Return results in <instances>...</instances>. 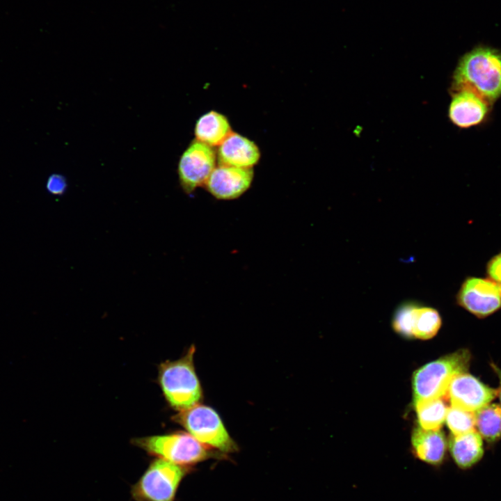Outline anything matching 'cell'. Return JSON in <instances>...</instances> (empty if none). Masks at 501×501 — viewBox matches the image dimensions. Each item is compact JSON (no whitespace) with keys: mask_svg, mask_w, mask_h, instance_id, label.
Segmentation results:
<instances>
[{"mask_svg":"<svg viewBox=\"0 0 501 501\" xmlns=\"http://www.w3.org/2000/svg\"><path fill=\"white\" fill-rule=\"evenodd\" d=\"M186 472L182 466L155 459L132 486V498L135 501H175L180 484Z\"/></svg>","mask_w":501,"mask_h":501,"instance_id":"cell-5","label":"cell"},{"mask_svg":"<svg viewBox=\"0 0 501 501\" xmlns=\"http://www.w3.org/2000/svg\"><path fill=\"white\" fill-rule=\"evenodd\" d=\"M173 420L203 445L225 452L237 449L220 416L209 406L197 404L180 411Z\"/></svg>","mask_w":501,"mask_h":501,"instance_id":"cell-6","label":"cell"},{"mask_svg":"<svg viewBox=\"0 0 501 501\" xmlns=\"http://www.w3.org/2000/svg\"><path fill=\"white\" fill-rule=\"evenodd\" d=\"M491 365L492 368L493 369L495 373H496V374L498 377V379H499L500 388H499V389H498V396L499 397V399H500V401L501 403V369L495 364L491 363Z\"/></svg>","mask_w":501,"mask_h":501,"instance_id":"cell-23","label":"cell"},{"mask_svg":"<svg viewBox=\"0 0 501 501\" xmlns=\"http://www.w3.org/2000/svg\"><path fill=\"white\" fill-rule=\"evenodd\" d=\"M441 326L438 312L431 307L418 305L414 319L413 335L420 340L433 337Z\"/></svg>","mask_w":501,"mask_h":501,"instance_id":"cell-18","label":"cell"},{"mask_svg":"<svg viewBox=\"0 0 501 501\" xmlns=\"http://www.w3.org/2000/svg\"><path fill=\"white\" fill-rule=\"evenodd\" d=\"M413 452L420 460L432 466L443 463L447 450V441L443 431L427 430L418 427L411 436Z\"/></svg>","mask_w":501,"mask_h":501,"instance_id":"cell-13","label":"cell"},{"mask_svg":"<svg viewBox=\"0 0 501 501\" xmlns=\"http://www.w3.org/2000/svg\"><path fill=\"white\" fill-rule=\"evenodd\" d=\"M257 146L247 138L231 133L219 145L220 165L251 168L260 159Z\"/></svg>","mask_w":501,"mask_h":501,"instance_id":"cell-12","label":"cell"},{"mask_svg":"<svg viewBox=\"0 0 501 501\" xmlns=\"http://www.w3.org/2000/svg\"><path fill=\"white\" fill-rule=\"evenodd\" d=\"M253 177L251 168L220 165L215 167L205 186L218 200H232L242 195L250 186Z\"/></svg>","mask_w":501,"mask_h":501,"instance_id":"cell-10","label":"cell"},{"mask_svg":"<svg viewBox=\"0 0 501 501\" xmlns=\"http://www.w3.org/2000/svg\"><path fill=\"white\" fill-rule=\"evenodd\" d=\"M192 346L175 360H166L158 367V383L168 404L180 411L189 409L202 399V388L195 371Z\"/></svg>","mask_w":501,"mask_h":501,"instance_id":"cell-2","label":"cell"},{"mask_svg":"<svg viewBox=\"0 0 501 501\" xmlns=\"http://www.w3.org/2000/svg\"><path fill=\"white\" fill-rule=\"evenodd\" d=\"M486 273L489 278L501 283V252L488 262Z\"/></svg>","mask_w":501,"mask_h":501,"instance_id":"cell-22","label":"cell"},{"mask_svg":"<svg viewBox=\"0 0 501 501\" xmlns=\"http://www.w3.org/2000/svg\"><path fill=\"white\" fill-rule=\"evenodd\" d=\"M67 187L64 177L58 174L51 175L47 180L46 188L52 195H62Z\"/></svg>","mask_w":501,"mask_h":501,"instance_id":"cell-21","label":"cell"},{"mask_svg":"<svg viewBox=\"0 0 501 501\" xmlns=\"http://www.w3.org/2000/svg\"><path fill=\"white\" fill-rule=\"evenodd\" d=\"M475 428L482 438L494 443L501 438V406L488 404L475 412Z\"/></svg>","mask_w":501,"mask_h":501,"instance_id":"cell-17","label":"cell"},{"mask_svg":"<svg viewBox=\"0 0 501 501\" xmlns=\"http://www.w3.org/2000/svg\"><path fill=\"white\" fill-rule=\"evenodd\" d=\"M498 395V390L482 383L466 372L455 375L450 381L445 398L451 406L476 412L488 405Z\"/></svg>","mask_w":501,"mask_h":501,"instance_id":"cell-9","label":"cell"},{"mask_svg":"<svg viewBox=\"0 0 501 501\" xmlns=\"http://www.w3.org/2000/svg\"><path fill=\"white\" fill-rule=\"evenodd\" d=\"M231 133L228 119L216 111L202 116L195 127L197 141L209 146L220 145Z\"/></svg>","mask_w":501,"mask_h":501,"instance_id":"cell-15","label":"cell"},{"mask_svg":"<svg viewBox=\"0 0 501 501\" xmlns=\"http://www.w3.org/2000/svg\"><path fill=\"white\" fill-rule=\"evenodd\" d=\"M447 401L443 397L414 405L421 428L427 430L440 429L449 408Z\"/></svg>","mask_w":501,"mask_h":501,"instance_id":"cell-16","label":"cell"},{"mask_svg":"<svg viewBox=\"0 0 501 501\" xmlns=\"http://www.w3.org/2000/svg\"><path fill=\"white\" fill-rule=\"evenodd\" d=\"M132 443L150 455L182 466L196 464L210 455L205 445L184 432L136 438Z\"/></svg>","mask_w":501,"mask_h":501,"instance_id":"cell-4","label":"cell"},{"mask_svg":"<svg viewBox=\"0 0 501 501\" xmlns=\"http://www.w3.org/2000/svg\"><path fill=\"white\" fill-rule=\"evenodd\" d=\"M418 305V303L406 301L401 303L395 312L392 327L397 333L405 338L414 337V319Z\"/></svg>","mask_w":501,"mask_h":501,"instance_id":"cell-19","label":"cell"},{"mask_svg":"<svg viewBox=\"0 0 501 501\" xmlns=\"http://www.w3.org/2000/svg\"><path fill=\"white\" fill-rule=\"evenodd\" d=\"M216 166V154L211 146L198 141L193 142L182 154L178 175L184 191L190 193L205 185Z\"/></svg>","mask_w":501,"mask_h":501,"instance_id":"cell-8","label":"cell"},{"mask_svg":"<svg viewBox=\"0 0 501 501\" xmlns=\"http://www.w3.org/2000/svg\"><path fill=\"white\" fill-rule=\"evenodd\" d=\"M445 420L452 435L475 430V412L451 406L448 408Z\"/></svg>","mask_w":501,"mask_h":501,"instance_id":"cell-20","label":"cell"},{"mask_svg":"<svg viewBox=\"0 0 501 501\" xmlns=\"http://www.w3.org/2000/svg\"><path fill=\"white\" fill-rule=\"evenodd\" d=\"M454 90H470L488 102L501 96V53L477 47L465 54L454 74Z\"/></svg>","mask_w":501,"mask_h":501,"instance_id":"cell-1","label":"cell"},{"mask_svg":"<svg viewBox=\"0 0 501 501\" xmlns=\"http://www.w3.org/2000/svg\"><path fill=\"white\" fill-rule=\"evenodd\" d=\"M448 447L456 465L461 469H468L477 464L484 452L483 438L473 430L459 435H451Z\"/></svg>","mask_w":501,"mask_h":501,"instance_id":"cell-14","label":"cell"},{"mask_svg":"<svg viewBox=\"0 0 501 501\" xmlns=\"http://www.w3.org/2000/svg\"><path fill=\"white\" fill-rule=\"evenodd\" d=\"M457 304L478 318L501 309V283L489 278L470 276L462 283L456 296Z\"/></svg>","mask_w":501,"mask_h":501,"instance_id":"cell-7","label":"cell"},{"mask_svg":"<svg viewBox=\"0 0 501 501\" xmlns=\"http://www.w3.org/2000/svg\"><path fill=\"white\" fill-rule=\"evenodd\" d=\"M470 360V351L462 349L418 369L413 376L414 405L445 397L452 379L466 372Z\"/></svg>","mask_w":501,"mask_h":501,"instance_id":"cell-3","label":"cell"},{"mask_svg":"<svg viewBox=\"0 0 501 501\" xmlns=\"http://www.w3.org/2000/svg\"><path fill=\"white\" fill-rule=\"evenodd\" d=\"M488 104L475 92L462 89L455 91L449 108L451 121L461 128H468L482 122L488 111Z\"/></svg>","mask_w":501,"mask_h":501,"instance_id":"cell-11","label":"cell"}]
</instances>
